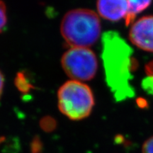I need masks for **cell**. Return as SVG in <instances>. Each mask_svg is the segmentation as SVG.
Segmentation results:
<instances>
[{"label": "cell", "mask_w": 153, "mask_h": 153, "mask_svg": "<svg viewBox=\"0 0 153 153\" xmlns=\"http://www.w3.org/2000/svg\"><path fill=\"white\" fill-rule=\"evenodd\" d=\"M101 43L106 81L115 99L121 101L131 98L135 95L131 84L134 64L131 48L116 31L105 32Z\"/></svg>", "instance_id": "6da1fadb"}, {"label": "cell", "mask_w": 153, "mask_h": 153, "mask_svg": "<svg viewBox=\"0 0 153 153\" xmlns=\"http://www.w3.org/2000/svg\"><path fill=\"white\" fill-rule=\"evenodd\" d=\"M61 33L72 47L87 48L93 45L101 34V23L98 15L87 9L70 11L61 24Z\"/></svg>", "instance_id": "7a4b0ae2"}, {"label": "cell", "mask_w": 153, "mask_h": 153, "mask_svg": "<svg viewBox=\"0 0 153 153\" xmlns=\"http://www.w3.org/2000/svg\"><path fill=\"white\" fill-rule=\"evenodd\" d=\"M59 109L71 120L87 118L94 105L92 91L82 82L71 80L61 87L57 93Z\"/></svg>", "instance_id": "3957f363"}, {"label": "cell", "mask_w": 153, "mask_h": 153, "mask_svg": "<svg viewBox=\"0 0 153 153\" xmlns=\"http://www.w3.org/2000/svg\"><path fill=\"white\" fill-rule=\"evenodd\" d=\"M62 66L73 80L88 81L94 77L98 62L95 54L89 48L71 47L63 55Z\"/></svg>", "instance_id": "277c9868"}, {"label": "cell", "mask_w": 153, "mask_h": 153, "mask_svg": "<svg viewBox=\"0 0 153 153\" xmlns=\"http://www.w3.org/2000/svg\"><path fill=\"white\" fill-rule=\"evenodd\" d=\"M130 41L146 52L153 53V15L145 16L132 24Z\"/></svg>", "instance_id": "5b68a950"}, {"label": "cell", "mask_w": 153, "mask_h": 153, "mask_svg": "<svg viewBox=\"0 0 153 153\" xmlns=\"http://www.w3.org/2000/svg\"><path fill=\"white\" fill-rule=\"evenodd\" d=\"M97 4L100 16L111 22L125 19L127 14L128 1L126 0H101Z\"/></svg>", "instance_id": "8992f818"}, {"label": "cell", "mask_w": 153, "mask_h": 153, "mask_svg": "<svg viewBox=\"0 0 153 153\" xmlns=\"http://www.w3.org/2000/svg\"><path fill=\"white\" fill-rule=\"evenodd\" d=\"M152 4L151 1H128V11L126 16V25L132 24L137 14L148 9Z\"/></svg>", "instance_id": "52a82bcc"}, {"label": "cell", "mask_w": 153, "mask_h": 153, "mask_svg": "<svg viewBox=\"0 0 153 153\" xmlns=\"http://www.w3.org/2000/svg\"><path fill=\"white\" fill-rule=\"evenodd\" d=\"M7 22V18L6 6L2 1H0V31H1L5 28Z\"/></svg>", "instance_id": "ba28073f"}, {"label": "cell", "mask_w": 153, "mask_h": 153, "mask_svg": "<svg viewBox=\"0 0 153 153\" xmlns=\"http://www.w3.org/2000/svg\"><path fill=\"white\" fill-rule=\"evenodd\" d=\"M142 153H153V136L149 137L143 143Z\"/></svg>", "instance_id": "9c48e42d"}, {"label": "cell", "mask_w": 153, "mask_h": 153, "mask_svg": "<svg viewBox=\"0 0 153 153\" xmlns=\"http://www.w3.org/2000/svg\"><path fill=\"white\" fill-rule=\"evenodd\" d=\"M145 71L147 76L153 77V60L146 64L145 67Z\"/></svg>", "instance_id": "30bf717a"}, {"label": "cell", "mask_w": 153, "mask_h": 153, "mask_svg": "<svg viewBox=\"0 0 153 153\" xmlns=\"http://www.w3.org/2000/svg\"><path fill=\"white\" fill-rule=\"evenodd\" d=\"M4 85V78L2 73L0 72V99H1V95H2Z\"/></svg>", "instance_id": "8fae6325"}, {"label": "cell", "mask_w": 153, "mask_h": 153, "mask_svg": "<svg viewBox=\"0 0 153 153\" xmlns=\"http://www.w3.org/2000/svg\"><path fill=\"white\" fill-rule=\"evenodd\" d=\"M4 140V137H0V144H1V143L3 142Z\"/></svg>", "instance_id": "7c38bea8"}]
</instances>
